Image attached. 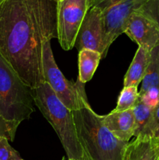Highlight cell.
I'll use <instances>...</instances> for the list:
<instances>
[{"label": "cell", "mask_w": 159, "mask_h": 160, "mask_svg": "<svg viewBox=\"0 0 159 160\" xmlns=\"http://www.w3.org/2000/svg\"><path fill=\"white\" fill-rule=\"evenodd\" d=\"M151 89L159 90V45L150 52V59L142 80V86L139 95H142Z\"/></svg>", "instance_id": "cell-14"}, {"label": "cell", "mask_w": 159, "mask_h": 160, "mask_svg": "<svg viewBox=\"0 0 159 160\" xmlns=\"http://www.w3.org/2000/svg\"><path fill=\"white\" fill-rule=\"evenodd\" d=\"M53 1H55V2H61V1H62V0H53Z\"/></svg>", "instance_id": "cell-23"}, {"label": "cell", "mask_w": 159, "mask_h": 160, "mask_svg": "<svg viewBox=\"0 0 159 160\" xmlns=\"http://www.w3.org/2000/svg\"><path fill=\"white\" fill-rule=\"evenodd\" d=\"M31 88L0 55V114L20 123L34 111Z\"/></svg>", "instance_id": "cell-4"}, {"label": "cell", "mask_w": 159, "mask_h": 160, "mask_svg": "<svg viewBox=\"0 0 159 160\" xmlns=\"http://www.w3.org/2000/svg\"><path fill=\"white\" fill-rule=\"evenodd\" d=\"M20 154L9 143L6 138L0 139V160H20Z\"/></svg>", "instance_id": "cell-19"}, {"label": "cell", "mask_w": 159, "mask_h": 160, "mask_svg": "<svg viewBox=\"0 0 159 160\" xmlns=\"http://www.w3.org/2000/svg\"><path fill=\"white\" fill-rule=\"evenodd\" d=\"M85 160H87V159H85Z\"/></svg>", "instance_id": "cell-26"}, {"label": "cell", "mask_w": 159, "mask_h": 160, "mask_svg": "<svg viewBox=\"0 0 159 160\" xmlns=\"http://www.w3.org/2000/svg\"><path fill=\"white\" fill-rule=\"evenodd\" d=\"M113 0H93V6H97L101 10H103Z\"/></svg>", "instance_id": "cell-21"}, {"label": "cell", "mask_w": 159, "mask_h": 160, "mask_svg": "<svg viewBox=\"0 0 159 160\" xmlns=\"http://www.w3.org/2000/svg\"><path fill=\"white\" fill-rule=\"evenodd\" d=\"M101 59V53L90 49H83L78 54V80L86 84L93 78Z\"/></svg>", "instance_id": "cell-13"}, {"label": "cell", "mask_w": 159, "mask_h": 160, "mask_svg": "<svg viewBox=\"0 0 159 160\" xmlns=\"http://www.w3.org/2000/svg\"><path fill=\"white\" fill-rule=\"evenodd\" d=\"M5 1H6V0H0V5H1L2 3H3V2H4Z\"/></svg>", "instance_id": "cell-22"}, {"label": "cell", "mask_w": 159, "mask_h": 160, "mask_svg": "<svg viewBox=\"0 0 159 160\" xmlns=\"http://www.w3.org/2000/svg\"><path fill=\"white\" fill-rule=\"evenodd\" d=\"M62 160H69V159H65V157H63L62 158Z\"/></svg>", "instance_id": "cell-24"}, {"label": "cell", "mask_w": 159, "mask_h": 160, "mask_svg": "<svg viewBox=\"0 0 159 160\" xmlns=\"http://www.w3.org/2000/svg\"><path fill=\"white\" fill-rule=\"evenodd\" d=\"M135 120V138H147L152 119L153 109L145 105L138 98L137 103L132 108Z\"/></svg>", "instance_id": "cell-15"}, {"label": "cell", "mask_w": 159, "mask_h": 160, "mask_svg": "<svg viewBox=\"0 0 159 160\" xmlns=\"http://www.w3.org/2000/svg\"><path fill=\"white\" fill-rule=\"evenodd\" d=\"M124 160H159V141L154 138H135L129 142Z\"/></svg>", "instance_id": "cell-11"}, {"label": "cell", "mask_w": 159, "mask_h": 160, "mask_svg": "<svg viewBox=\"0 0 159 160\" xmlns=\"http://www.w3.org/2000/svg\"><path fill=\"white\" fill-rule=\"evenodd\" d=\"M147 138H154L159 141V104L153 109L152 119Z\"/></svg>", "instance_id": "cell-20"}, {"label": "cell", "mask_w": 159, "mask_h": 160, "mask_svg": "<svg viewBox=\"0 0 159 160\" xmlns=\"http://www.w3.org/2000/svg\"><path fill=\"white\" fill-rule=\"evenodd\" d=\"M73 112L78 140L87 160H124L129 142L115 138L87 102L85 90Z\"/></svg>", "instance_id": "cell-2"}, {"label": "cell", "mask_w": 159, "mask_h": 160, "mask_svg": "<svg viewBox=\"0 0 159 160\" xmlns=\"http://www.w3.org/2000/svg\"><path fill=\"white\" fill-rule=\"evenodd\" d=\"M137 12L151 20L159 28V0H148Z\"/></svg>", "instance_id": "cell-17"}, {"label": "cell", "mask_w": 159, "mask_h": 160, "mask_svg": "<svg viewBox=\"0 0 159 160\" xmlns=\"http://www.w3.org/2000/svg\"><path fill=\"white\" fill-rule=\"evenodd\" d=\"M102 34V11L97 6H92L87 11L81 23L74 46L78 52L90 49L101 53Z\"/></svg>", "instance_id": "cell-8"}, {"label": "cell", "mask_w": 159, "mask_h": 160, "mask_svg": "<svg viewBox=\"0 0 159 160\" xmlns=\"http://www.w3.org/2000/svg\"><path fill=\"white\" fill-rule=\"evenodd\" d=\"M93 0H62L57 2L58 39L62 49L69 51L75 40Z\"/></svg>", "instance_id": "cell-7"}, {"label": "cell", "mask_w": 159, "mask_h": 160, "mask_svg": "<svg viewBox=\"0 0 159 160\" xmlns=\"http://www.w3.org/2000/svg\"><path fill=\"white\" fill-rule=\"evenodd\" d=\"M42 66L45 82L49 84L58 98L71 111L76 109L80 95L85 90V84L81 83L78 79L73 83L64 77L55 60L50 41L44 44Z\"/></svg>", "instance_id": "cell-5"}, {"label": "cell", "mask_w": 159, "mask_h": 160, "mask_svg": "<svg viewBox=\"0 0 159 160\" xmlns=\"http://www.w3.org/2000/svg\"><path fill=\"white\" fill-rule=\"evenodd\" d=\"M20 123L6 120L0 114V139L6 138L8 141H12L15 138L16 132Z\"/></svg>", "instance_id": "cell-18"}, {"label": "cell", "mask_w": 159, "mask_h": 160, "mask_svg": "<svg viewBox=\"0 0 159 160\" xmlns=\"http://www.w3.org/2000/svg\"><path fill=\"white\" fill-rule=\"evenodd\" d=\"M20 160H23V159H20Z\"/></svg>", "instance_id": "cell-25"}, {"label": "cell", "mask_w": 159, "mask_h": 160, "mask_svg": "<svg viewBox=\"0 0 159 160\" xmlns=\"http://www.w3.org/2000/svg\"><path fill=\"white\" fill-rule=\"evenodd\" d=\"M148 0H113L102 11L103 34L101 59L107 56L112 42L125 32L126 24Z\"/></svg>", "instance_id": "cell-6"}, {"label": "cell", "mask_w": 159, "mask_h": 160, "mask_svg": "<svg viewBox=\"0 0 159 160\" xmlns=\"http://www.w3.org/2000/svg\"><path fill=\"white\" fill-rule=\"evenodd\" d=\"M33 99L42 115L51 125L69 160H85L73 120V112L58 98L48 83L31 89Z\"/></svg>", "instance_id": "cell-3"}, {"label": "cell", "mask_w": 159, "mask_h": 160, "mask_svg": "<svg viewBox=\"0 0 159 160\" xmlns=\"http://www.w3.org/2000/svg\"><path fill=\"white\" fill-rule=\"evenodd\" d=\"M150 59V52L142 47H138L133 59L124 78V87H138L142 81L147 67Z\"/></svg>", "instance_id": "cell-12"}, {"label": "cell", "mask_w": 159, "mask_h": 160, "mask_svg": "<svg viewBox=\"0 0 159 160\" xmlns=\"http://www.w3.org/2000/svg\"><path fill=\"white\" fill-rule=\"evenodd\" d=\"M55 38L56 2L6 0L0 5V55L31 89L45 82L43 46Z\"/></svg>", "instance_id": "cell-1"}, {"label": "cell", "mask_w": 159, "mask_h": 160, "mask_svg": "<svg viewBox=\"0 0 159 160\" xmlns=\"http://www.w3.org/2000/svg\"><path fill=\"white\" fill-rule=\"evenodd\" d=\"M124 33L139 46L148 52L159 45V28L137 12L130 17Z\"/></svg>", "instance_id": "cell-9"}, {"label": "cell", "mask_w": 159, "mask_h": 160, "mask_svg": "<svg viewBox=\"0 0 159 160\" xmlns=\"http://www.w3.org/2000/svg\"><path fill=\"white\" fill-rule=\"evenodd\" d=\"M104 125L108 131L119 140L129 142L134 136L135 120L132 109L126 111H112L103 118Z\"/></svg>", "instance_id": "cell-10"}, {"label": "cell", "mask_w": 159, "mask_h": 160, "mask_svg": "<svg viewBox=\"0 0 159 160\" xmlns=\"http://www.w3.org/2000/svg\"><path fill=\"white\" fill-rule=\"evenodd\" d=\"M139 98L137 87H123L118 96L115 111H126L132 109Z\"/></svg>", "instance_id": "cell-16"}]
</instances>
